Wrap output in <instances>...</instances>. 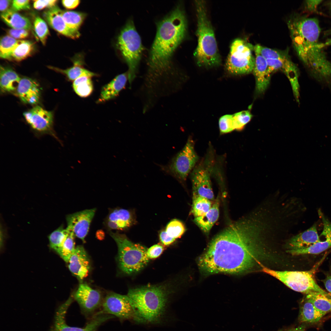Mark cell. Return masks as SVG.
I'll use <instances>...</instances> for the list:
<instances>
[{"label": "cell", "instance_id": "9", "mask_svg": "<svg viewBox=\"0 0 331 331\" xmlns=\"http://www.w3.org/2000/svg\"><path fill=\"white\" fill-rule=\"evenodd\" d=\"M254 51L258 52L265 58L268 70L270 74L278 70H281L284 73L290 82L296 100L299 101L298 69L287 53L259 44L254 47Z\"/></svg>", "mask_w": 331, "mask_h": 331}, {"label": "cell", "instance_id": "50", "mask_svg": "<svg viewBox=\"0 0 331 331\" xmlns=\"http://www.w3.org/2000/svg\"><path fill=\"white\" fill-rule=\"evenodd\" d=\"M325 278L322 280L325 288L331 294V269L325 274Z\"/></svg>", "mask_w": 331, "mask_h": 331}, {"label": "cell", "instance_id": "38", "mask_svg": "<svg viewBox=\"0 0 331 331\" xmlns=\"http://www.w3.org/2000/svg\"><path fill=\"white\" fill-rule=\"evenodd\" d=\"M20 40H17L9 35L2 37L0 43V57L8 59L10 53Z\"/></svg>", "mask_w": 331, "mask_h": 331}, {"label": "cell", "instance_id": "23", "mask_svg": "<svg viewBox=\"0 0 331 331\" xmlns=\"http://www.w3.org/2000/svg\"><path fill=\"white\" fill-rule=\"evenodd\" d=\"M315 224L305 231L294 236L287 242V250L307 248L320 241Z\"/></svg>", "mask_w": 331, "mask_h": 331}, {"label": "cell", "instance_id": "41", "mask_svg": "<svg viewBox=\"0 0 331 331\" xmlns=\"http://www.w3.org/2000/svg\"><path fill=\"white\" fill-rule=\"evenodd\" d=\"M235 130H242L251 119L252 115L248 110L242 111L233 115Z\"/></svg>", "mask_w": 331, "mask_h": 331}, {"label": "cell", "instance_id": "3", "mask_svg": "<svg viewBox=\"0 0 331 331\" xmlns=\"http://www.w3.org/2000/svg\"><path fill=\"white\" fill-rule=\"evenodd\" d=\"M287 25L297 55L311 76L331 85V61L324 50L325 44L319 41L318 19L296 15L289 19Z\"/></svg>", "mask_w": 331, "mask_h": 331}, {"label": "cell", "instance_id": "25", "mask_svg": "<svg viewBox=\"0 0 331 331\" xmlns=\"http://www.w3.org/2000/svg\"><path fill=\"white\" fill-rule=\"evenodd\" d=\"M130 212L123 209H115L109 213L105 225L110 230H123L130 226L132 223Z\"/></svg>", "mask_w": 331, "mask_h": 331}, {"label": "cell", "instance_id": "11", "mask_svg": "<svg viewBox=\"0 0 331 331\" xmlns=\"http://www.w3.org/2000/svg\"><path fill=\"white\" fill-rule=\"evenodd\" d=\"M194 146L193 140L189 138L183 148L167 164L161 166V169L178 180H185L199 159Z\"/></svg>", "mask_w": 331, "mask_h": 331}, {"label": "cell", "instance_id": "21", "mask_svg": "<svg viewBox=\"0 0 331 331\" xmlns=\"http://www.w3.org/2000/svg\"><path fill=\"white\" fill-rule=\"evenodd\" d=\"M255 61L253 70L256 81V93L261 94L267 89L270 81V74L268 70L265 58L258 52L254 51Z\"/></svg>", "mask_w": 331, "mask_h": 331}, {"label": "cell", "instance_id": "49", "mask_svg": "<svg viewBox=\"0 0 331 331\" xmlns=\"http://www.w3.org/2000/svg\"><path fill=\"white\" fill-rule=\"evenodd\" d=\"M80 1L79 0L62 1V3L63 6L67 9L72 10L76 8L80 3Z\"/></svg>", "mask_w": 331, "mask_h": 331}, {"label": "cell", "instance_id": "19", "mask_svg": "<svg viewBox=\"0 0 331 331\" xmlns=\"http://www.w3.org/2000/svg\"><path fill=\"white\" fill-rule=\"evenodd\" d=\"M68 263L70 271L79 280H82L88 276L90 269V260L82 246L76 247Z\"/></svg>", "mask_w": 331, "mask_h": 331}, {"label": "cell", "instance_id": "18", "mask_svg": "<svg viewBox=\"0 0 331 331\" xmlns=\"http://www.w3.org/2000/svg\"><path fill=\"white\" fill-rule=\"evenodd\" d=\"M318 212L323 225V230L321 234L324 237V240H320L306 248L287 250V253L294 255L317 254L331 248V222L326 218L321 211L319 210Z\"/></svg>", "mask_w": 331, "mask_h": 331}, {"label": "cell", "instance_id": "28", "mask_svg": "<svg viewBox=\"0 0 331 331\" xmlns=\"http://www.w3.org/2000/svg\"><path fill=\"white\" fill-rule=\"evenodd\" d=\"M219 198L218 196L208 212L194 219L195 223L204 233H208L217 220L219 215Z\"/></svg>", "mask_w": 331, "mask_h": 331}, {"label": "cell", "instance_id": "32", "mask_svg": "<svg viewBox=\"0 0 331 331\" xmlns=\"http://www.w3.org/2000/svg\"><path fill=\"white\" fill-rule=\"evenodd\" d=\"M91 78L84 76L73 81V87L75 93L82 97L90 95L93 90V85Z\"/></svg>", "mask_w": 331, "mask_h": 331}, {"label": "cell", "instance_id": "45", "mask_svg": "<svg viewBox=\"0 0 331 331\" xmlns=\"http://www.w3.org/2000/svg\"><path fill=\"white\" fill-rule=\"evenodd\" d=\"M8 34L16 39H22L27 38L29 35V30L24 29H12L9 30Z\"/></svg>", "mask_w": 331, "mask_h": 331}, {"label": "cell", "instance_id": "16", "mask_svg": "<svg viewBox=\"0 0 331 331\" xmlns=\"http://www.w3.org/2000/svg\"><path fill=\"white\" fill-rule=\"evenodd\" d=\"M96 210L95 208L86 209L69 215L66 218L67 228L84 241Z\"/></svg>", "mask_w": 331, "mask_h": 331}, {"label": "cell", "instance_id": "37", "mask_svg": "<svg viewBox=\"0 0 331 331\" xmlns=\"http://www.w3.org/2000/svg\"><path fill=\"white\" fill-rule=\"evenodd\" d=\"M211 200L202 196H194L192 213L195 217L202 216L208 212L212 206Z\"/></svg>", "mask_w": 331, "mask_h": 331}, {"label": "cell", "instance_id": "20", "mask_svg": "<svg viewBox=\"0 0 331 331\" xmlns=\"http://www.w3.org/2000/svg\"><path fill=\"white\" fill-rule=\"evenodd\" d=\"M61 10L56 6L44 12V17L51 27L59 33L72 39L78 38L80 36L78 30L68 26L61 15Z\"/></svg>", "mask_w": 331, "mask_h": 331}, {"label": "cell", "instance_id": "6", "mask_svg": "<svg viewBox=\"0 0 331 331\" xmlns=\"http://www.w3.org/2000/svg\"><path fill=\"white\" fill-rule=\"evenodd\" d=\"M116 46L128 66V81L131 86L136 77L143 50L140 37L132 20L121 30Z\"/></svg>", "mask_w": 331, "mask_h": 331}, {"label": "cell", "instance_id": "42", "mask_svg": "<svg viewBox=\"0 0 331 331\" xmlns=\"http://www.w3.org/2000/svg\"><path fill=\"white\" fill-rule=\"evenodd\" d=\"M219 126L220 132L222 134L234 130L233 115H226L221 116L219 120Z\"/></svg>", "mask_w": 331, "mask_h": 331}, {"label": "cell", "instance_id": "44", "mask_svg": "<svg viewBox=\"0 0 331 331\" xmlns=\"http://www.w3.org/2000/svg\"><path fill=\"white\" fill-rule=\"evenodd\" d=\"M29 0H14L12 1L11 9L17 12L23 10H27L30 8Z\"/></svg>", "mask_w": 331, "mask_h": 331}, {"label": "cell", "instance_id": "1", "mask_svg": "<svg viewBox=\"0 0 331 331\" xmlns=\"http://www.w3.org/2000/svg\"><path fill=\"white\" fill-rule=\"evenodd\" d=\"M263 226L253 219L230 224L213 239L199 258L201 272L238 274L250 270L257 260Z\"/></svg>", "mask_w": 331, "mask_h": 331}, {"label": "cell", "instance_id": "14", "mask_svg": "<svg viewBox=\"0 0 331 331\" xmlns=\"http://www.w3.org/2000/svg\"><path fill=\"white\" fill-rule=\"evenodd\" d=\"M25 119L32 130L39 135L48 134L57 138L53 129V114L36 106L23 114Z\"/></svg>", "mask_w": 331, "mask_h": 331}, {"label": "cell", "instance_id": "51", "mask_svg": "<svg viewBox=\"0 0 331 331\" xmlns=\"http://www.w3.org/2000/svg\"><path fill=\"white\" fill-rule=\"evenodd\" d=\"M12 1L10 0H0V10L1 13H3L10 9L9 8L11 6Z\"/></svg>", "mask_w": 331, "mask_h": 331}, {"label": "cell", "instance_id": "27", "mask_svg": "<svg viewBox=\"0 0 331 331\" xmlns=\"http://www.w3.org/2000/svg\"><path fill=\"white\" fill-rule=\"evenodd\" d=\"M73 65L66 69H61L57 67L49 66V68L65 75L70 80L74 81L82 76L90 77L96 76L97 75L85 69L83 66V61L81 57H76L73 59Z\"/></svg>", "mask_w": 331, "mask_h": 331}, {"label": "cell", "instance_id": "10", "mask_svg": "<svg viewBox=\"0 0 331 331\" xmlns=\"http://www.w3.org/2000/svg\"><path fill=\"white\" fill-rule=\"evenodd\" d=\"M254 47L240 39L232 43L226 63V68L231 74H249L253 71L255 58L252 54Z\"/></svg>", "mask_w": 331, "mask_h": 331}, {"label": "cell", "instance_id": "36", "mask_svg": "<svg viewBox=\"0 0 331 331\" xmlns=\"http://www.w3.org/2000/svg\"><path fill=\"white\" fill-rule=\"evenodd\" d=\"M68 230L69 231L65 240L61 247L56 252L67 263L68 262L76 248L74 242L75 236L72 231Z\"/></svg>", "mask_w": 331, "mask_h": 331}, {"label": "cell", "instance_id": "30", "mask_svg": "<svg viewBox=\"0 0 331 331\" xmlns=\"http://www.w3.org/2000/svg\"><path fill=\"white\" fill-rule=\"evenodd\" d=\"M1 17L2 21L12 29L29 30L32 28L29 19L11 8L1 13Z\"/></svg>", "mask_w": 331, "mask_h": 331}, {"label": "cell", "instance_id": "40", "mask_svg": "<svg viewBox=\"0 0 331 331\" xmlns=\"http://www.w3.org/2000/svg\"><path fill=\"white\" fill-rule=\"evenodd\" d=\"M185 230L183 223L177 219H173L167 224L166 231L168 234L175 239L180 237Z\"/></svg>", "mask_w": 331, "mask_h": 331}, {"label": "cell", "instance_id": "34", "mask_svg": "<svg viewBox=\"0 0 331 331\" xmlns=\"http://www.w3.org/2000/svg\"><path fill=\"white\" fill-rule=\"evenodd\" d=\"M316 307L326 314L331 312V298L318 293L306 295Z\"/></svg>", "mask_w": 331, "mask_h": 331}, {"label": "cell", "instance_id": "31", "mask_svg": "<svg viewBox=\"0 0 331 331\" xmlns=\"http://www.w3.org/2000/svg\"><path fill=\"white\" fill-rule=\"evenodd\" d=\"M34 49L31 41L21 40L10 53L8 59L20 61L30 56Z\"/></svg>", "mask_w": 331, "mask_h": 331}, {"label": "cell", "instance_id": "46", "mask_svg": "<svg viewBox=\"0 0 331 331\" xmlns=\"http://www.w3.org/2000/svg\"><path fill=\"white\" fill-rule=\"evenodd\" d=\"M163 249L162 246L158 244L154 245L147 249V256L149 259L157 258L162 254Z\"/></svg>", "mask_w": 331, "mask_h": 331}, {"label": "cell", "instance_id": "22", "mask_svg": "<svg viewBox=\"0 0 331 331\" xmlns=\"http://www.w3.org/2000/svg\"><path fill=\"white\" fill-rule=\"evenodd\" d=\"M16 92L20 99L25 103L36 104L40 98V91L39 84L29 78H21Z\"/></svg>", "mask_w": 331, "mask_h": 331}, {"label": "cell", "instance_id": "33", "mask_svg": "<svg viewBox=\"0 0 331 331\" xmlns=\"http://www.w3.org/2000/svg\"><path fill=\"white\" fill-rule=\"evenodd\" d=\"M61 15L70 28L78 30L86 17L85 13L75 11L61 10Z\"/></svg>", "mask_w": 331, "mask_h": 331}, {"label": "cell", "instance_id": "35", "mask_svg": "<svg viewBox=\"0 0 331 331\" xmlns=\"http://www.w3.org/2000/svg\"><path fill=\"white\" fill-rule=\"evenodd\" d=\"M69 231L67 228L60 226L51 233L48 236L51 248L56 252L62 245Z\"/></svg>", "mask_w": 331, "mask_h": 331}, {"label": "cell", "instance_id": "39", "mask_svg": "<svg viewBox=\"0 0 331 331\" xmlns=\"http://www.w3.org/2000/svg\"><path fill=\"white\" fill-rule=\"evenodd\" d=\"M33 27L35 32L43 44H45L49 34L48 26L45 22L41 17L37 16L35 18Z\"/></svg>", "mask_w": 331, "mask_h": 331}, {"label": "cell", "instance_id": "52", "mask_svg": "<svg viewBox=\"0 0 331 331\" xmlns=\"http://www.w3.org/2000/svg\"><path fill=\"white\" fill-rule=\"evenodd\" d=\"M287 331H305L304 326L301 325L289 329Z\"/></svg>", "mask_w": 331, "mask_h": 331}, {"label": "cell", "instance_id": "4", "mask_svg": "<svg viewBox=\"0 0 331 331\" xmlns=\"http://www.w3.org/2000/svg\"><path fill=\"white\" fill-rule=\"evenodd\" d=\"M135 320L142 322L158 321L163 314L167 300L166 292L160 286H146L130 289L127 294Z\"/></svg>", "mask_w": 331, "mask_h": 331}, {"label": "cell", "instance_id": "7", "mask_svg": "<svg viewBox=\"0 0 331 331\" xmlns=\"http://www.w3.org/2000/svg\"><path fill=\"white\" fill-rule=\"evenodd\" d=\"M109 234L118 246V261L122 272L127 274L135 273L147 264L149 259L145 247L132 242L124 234L112 231Z\"/></svg>", "mask_w": 331, "mask_h": 331}, {"label": "cell", "instance_id": "26", "mask_svg": "<svg viewBox=\"0 0 331 331\" xmlns=\"http://www.w3.org/2000/svg\"><path fill=\"white\" fill-rule=\"evenodd\" d=\"M326 314L317 308L306 297L301 302L299 320L301 322L316 323L318 322Z\"/></svg>", "mask_w": 331, "mask_h": 331}, {"label": "cell", "instance_id": "53", "mask_svg": "<svg viewBox=\"0 0 331 331\" xmlns=\"http://www.w3.org/2000/svg\"><path fill=\"white\" fill-rule=\"evenodd\" d=\"M324 35L325 36L331 35V28L325 31L324 32Z\"/></svg>", "mask_w": 331, "mask_h": 331}, {"label": "cell", "instance_id": "54", "mask_svg": "<svg viewBox=\"0 0 331 331\" xmlns=\"http://www.w3.org/2000/svg\"><path fill=\"white\" fill-rule=\"evenodd\" d=\"M329 10H331V0L327 2L325 4Z\"/></svg>", "mask_w": 331, "mask_h": 331}, {"label": "cell", "instance_id": "8", "mask_svg": "<svg viewBox=\"0 0 331 331\" xmlns=\"http://www.w3.org/2000/svg\"><path fill=\"white\" fill-rule=\"evenodd\" d=\"M323 260L308 271H279L265 267L262 268V271L276 278L296 291L306 295L318 293L331 298V294L318 285L314 277L315 273Z\"/></svg>", "mask_w": 331, "mask_h": 331}, {"label": "cell", "instance_id": "48", "mask_svg": "<svg viewBox=\"0 0 331 331\" xmlns=\"http://www.w3.org/2000/svg\"><path fill=\"white\" fill-rule=\"evenodd\" d=\"M159 237L161 242L166 245H170L175 240L169 236L166 231H162L160 234Z\"/></svg>", "mask_w": 331, "mask_h": 331}, {"label": "cell", "instance_id": "47", "mask_svg": "<svg viewBox=\"0 0 331 331\" xmlns=\"http://www.w3.org/2000/svg\"><path fill=\"white\" fill-rule=\"evenodd\" d=\"M323 1L322 0H306L305 2V9L311 13H319L318 11V6Z\"/></svg>", "mask_w": 331, "mask_h": 331}, {"label": "cell", "instance_id": "29", "mask_svg": "<svg viewBox=\"0 0 331 331\" xmlns=\"http://www.w3.org/2000/svg\"><path fill=\"white\" fill-rule=\"evenodd\" d=\"M0 85L3 92L16 91L21 79L18 74L12 69L0 66Z\"/></svg>", "mask_w": 331, "mask_h": 331}, {"label": "cell", "instance_id": "2", "mask_svg": "<svg viewBox=\"0 0 331 331\" xmlns=\"http://www.w3.org/2000/svg\"><path fill=\"white\" fill-rule=\"evenodd\" d=\"M185 16L178 6L157 25L156 34L150 52L145 86L156 89L161 81L168 79L172 70L173 52L185 37L187 29Z\"/></svg>", "mask_w": 331, "mask_h": 331}, {"label": "cell", "instance_id": "5", "mask_svg": "<svg viewBox=\"0 0 331 331\" xmlns=\"http://www.w3.org/2000/svg\"><path fill=\"white\" fill-rule=\"evenodd\" d=\"M197 12L198 44L194 55L200 67H211L221 64L214 30L207 16L205 3L203 0L195 2Z\"/></svg>", "mask_w": 331, "mask_h": 331}, {"label": "cell", "instance_id": "15", "mask_svg": "<svg viewBox=\"0 0 331 331\" xmlns=\"http://www.w3.org/2000/svg\"><path fill=\"white\" fill-rule=\"evenodd\" d=\"M73 297L79 305L82 312L86 316L93 314L102 301L100 292L86 283L79 285Z\"/></svg>", "mask_w": 331, "mask_h": 331}, {"label": "cell", "instance_id": "13", "mask_svg": "<svg viewBox=\"0 0 331 331\" xmlns=\"http://www.w3.org/2000/svg\"><path fill=\"white\" fill-rule=\"evenodd\" d=\"M100 312L115 316L122 319H134L135 315L127 295L115 293L108 294L102 303Z\"/></svg>", "mask_w": 331, "mask_h": 331}, {"label": "cell", "instance_id": "12", "mask_svg": "<svg viewBox=\"0 0 331 331\" xmlns=\"http://www.w3.org/2000/svg\"><path fill=\"white\" fill-rule=\"evenodd\" d=\"M72 296L59 306L55 315L54 326L51 331H97L99 327L108 320L113 318L112 315L97 313L83 328L68 325L65 316L68 308L73 301Z\"/></svg>", "mask_w": 331, "mask_h": 331}, {"label": "cell", "instance_id": "17", "mask_svg": "<svg viewBox=\"0 0 331 331\" xmlns=\"http://www.w3.org/2000/svg\"><path fill=\"white\" fill-rule=\"evenodd\" d=\"M194 196H199L210 200L214 199L208 169L204 165L198 166L191 174Z\"/></svg>", "mask_w": 331, "mask_h": 331}, {"label": "cell", "instance_id": "43", "mask_svg": "<svg viewBox=\"0 0 331 331\" xmlns=\"http://www.w3.org/2000/svg\"><path fill=\"white\" fill-rule=\"evenodd\" d=\"M57 1V0H34L33 6L35 9L38 10L46 8L49 9L56 6Z\"/></svg>", "mask_w": 331, "mask_h": 331}, {"label": "cell", "instance_id": "24", "mask_svg": "<svg viewBox=\"0 0 331 331\" xmlns=\"http://www.w3.org/2000/svg\"><path fill=\"white\" fill-rule=\"evenodd\" d=\"M127 79V71L116 76L103 87L98 102H105L116 97L125 86Z\"/></svg>", "mask_w": 331, "mask_h": 331}]
</instances>
